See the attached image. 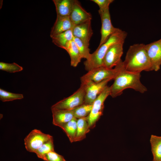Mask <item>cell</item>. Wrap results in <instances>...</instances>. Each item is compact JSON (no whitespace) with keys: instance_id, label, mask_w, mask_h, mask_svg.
I'll return each instance as SVG.
<instances>
[{"instance_id":"6","label":"cell","mask_w":161,"mask_h":161,"mask_svg":"<svg viewBox=\"0 0 161 161\" xmlns=\"http://www.w3.org/2000/svg\"><path fill=\"white\" fill-rule=\"evenodd\" d=\"M110 86H107L99 95L93 103L91 111L87 117L89 127L94 128L97 122L102 115L104 108V102L107 97L110 95Z\"/></svg>"},{"instance_id":"8","label":"cell","mask_w":161,"mask_h":161,"mask_svg":"<svg viewBox=\"0 0 161 161\" xmlns=\"http://www.w3.org/2000/svg\"><path fill=\"white\" fill-rule=\"evenodd\" d=\"M100 16L101 27L100 30L101 39L98 47L104 43L110 36L117 31L119 28L114 27L112 24L109 8L105 10H98Z\"/></svg>"},{"instance_id":"20","label":"cell","mask_w":161,"mask_h":161,"mask_svg":"<svg viewBox=\"0 0 161 161\" xmlns=\"http://www.w3.org/2000/svg\"><path fill=\"white\" fill-rule=\"evenodd\" d=\"M150 143L153 160L155 161H161V136L152 135Z\"/></svg>"},{"instance_id":"22","label":"cell","mask_w":161,"mask_h":161,"mask_svg":"<svg viewBox=\"0 0 161 161\" xmlns=\"http://www.w3.org/2000/svg\"><path fill=\"white\" fill-rule=\"evenodd\" d=\"M54 151L53 137L43 144L35 152L37 157L44 160L46 155L49 153Z\"/></svg>"},{"instance_id":"24","label":"cell","mask_w":161,"mask_h":161,"mask_svg":"<svg viewBox=\"0 0 161 161\" xmlns=\"http://www.w3.org/2000/svg\"><path fill=\"white\" fill-rule=\"evenodd\" d=\"M73 41L76 44L82 58L88 59L91 54L90 49L79 38L74 37Z\"/></svg>"},{"instance_id":"7","label":"cell","mask_w":161,"mask_h":161,"mask_svg":"<svg viewBox=\"0 0 161 161\" xmlns=\"http://www.w3.org/2000/svg\"><path fill=\"white\" fill-rule=\"evenodd\" d=\"M52 137L43 133L40 130L34 129L32 130L24 139V143L27 150L35 153L43 144Z\"/></svg>"},{"instance_id":"18","label":"cell","mask_w":161,"mask_h":161,"mask_svg":"<svg viewBox=\"0 0 161 161\" xmlns=\"http://www.w3.org/2000/svg\"><path fill=\"white\" fill-rule=\"evenodd\" d=\"M72 29L56 35L52 37V42L56 45L63 48L70 41L73 40Z\"/></svg>"},{"instance_id":"4","label":"cell","mask_w":161,"mask_h":161,"mask_svg":"<svg viewBox=\"0 0 161 161\" xmlns=\"http://www.w3.org/2000/svg\"><path fill=\"white\" fill-rule=\"evenodd\" d=\"M118 68L117 65L114 68L109 69L103 66L93 69L80 78L81 83H98L111 78L114 79L117 74Z\"/></svg>"},{"instance_id":"28","label":"cell","mask_w":161,"mask_h":161,"mask_svg":"<svg viewBox=\"0 0 161 161\" xmlns=\"http://www.w3.org/2000/svg\"><path fill=\"white\" fill-rule=\"evenodd\" d=\"M96 3L99 7V10H103L109 8L110 4L114 1L113 0H91Z\"/></svg>"},{"instance_id":"16","label":"cell","mask_w":161,"mask_h":161,"mask_svg":"<svg viewBox=\"0 0 161 161\" xmlns=\"http://www.w3.org/2000/svg\"><path fill=\"white\" fill-rule=\"evenodd\" d=\"M57 15L69 16L72 11L75 0H53Z\"/></svg>"},{"instance_id":"9","label":"cell","mask_w":161,"mask_h":161,"mask_svg":"<svg viewBox=\"0 0 161 161\" xmlns=\"http://www.w3.org/2000/svg\"><path fill=\"white\" fill-rule=\"evenodd\" d=\"M112 79L109 78L98 83L87 82L81 83L85 86L84 103L93 104L99 95L107 86L108 82Z\"/></svg>"},{"instance_id":"23","label":"cell","mask_w":161,"mask_h":161,"mask_svg":"<svg viewBox=\"0 0 161 161\" xmlns=\"http://www.w3.org/2000/svg\"><path fill=\"white\" fill-rule=\"evenodd\" d=\"M93 104L83 103L72 109L75 117L78 119L88 116L91 112Z\"/></svg>"},{"instance_id":"3","label":"cell","mask_w":161,"mask_h":161,"mask_svg":"<svg viewBox=\"0 0 161 161\" xmlns=\"http://www.w3.org/2000/svg\"><path fill=\"white\" fill-rule=\"evenodd\" d=\"M127 35L126 32L119 29L112 34L108 40L100 47H98L89 58L84 62L85 69L88 71L93 69L103 66V61L105 55L109 47L119 43L124 42Z\"/></svg>"},{"instance_id":"10","label":"cell","mask_w":161,"mask_h":161,"mask_svg":"<svg viewBox=\"0 0 161 161\" xmlns=\"http://www.w3.org/2000/svg\"><path fill=\"white\" fill-rule=\"evenodd\" d=\"M124 42L115 44L107 51L103 61V66L112 69L122 60L121 58L123 53V46Z\"/></svg>"},{"instance_id":"2","label":"cell","mask_w":161,"mask_h":161,"mask_svg":"<svg viewBox=\"0 0 161 161\" xmlns=\"http://www.w3.org/2000/svg\"><path fill=\"white\" fill-rule=\"evenodd\" d=\"M127 71L140 73L142 71H152L151 65L147 54L145 44H135L131 46L123 61Z\"/></svg>"},{"instance_id":"12","label":"cell","mask_w":161,"mask_h":161,"mask_svg":"<svg viewBox=\"0 0 161 161\" xmlns=\"http://www.w3.org/2000/svg\"><path fill=\"white\" fill-rule=\"evenodd\" d=\"M74 37L81 40L89 47V41L93 35L91 20H89L74 26L72 29Z\"/></svg>"},{"instance_id":"25","label":"cell","mask_w":161,"mask_h":161,"mask_svg":"<svg viewBox=\"0 0 161 161\" xmlns=\"http://www.w3.org/2000/svg\"><path fill=\"white\" fill-rule=\"evenodd\" d=\"M23 97V95L22 94L10 92L0 89V100L2 102L21 99Z\"/></svg>"},{"instance_id":"17","label":"cell","mask_w":161,"mask_h":161,"mask_svg":"<svg viewBox=\"0 0 161 161\" xmlns=\"http://www.w3.org/2000/svg\"><path fill=\"white\" fill-rule=\"evenodd\" d=\"M63 49L65 50L69 55L71 66L76 67L82 58L73 40L69 42Z\"/></svg>"},{"instance_id":"27","label":"cell","mask_w":161,"mask_h":161,"mask_svg":"<svg viewBox=\"0 0 161 161\" xmlns=\"http://www.w3.org/2000/svg\"><path fill=\"white\" fill-rule=\"evenodd\" d=\"M46 161H66L64 157L55 151L50 152L47 154L45 157Z\"/></svg>"},{"instance_id":"21","label":"cell","mask_w":161,"mask_h":161,"mask_svg":"<svg viewBox=\"0 0 161 161\" xmlns=\"http://www.w3.org/2000/svg\"><path fill=\"white\" fill-rule=\"evenodd\" d=\"M77 119L75 118L72 120L61 127L65 132L71 143L75 142L77 131Z\"/></svg>"},{"instance_id":"29","label":"cell","mask_w":161,"mask_h":161,"mask_svg":"<svg viewBox=\"0 0 161 161\" xmlns=\"http://www.w3.org/2000/svg\"><path fill=\"white\" fill-rule=\"evenodd\" d=\"M152 161H155V160H153Z\"/></svg>"},{"instance_id":"1","label":"cell","mask_w":161,"mask_h":161,"mask_svg":"<svg viewBox=\"0 0 161 161\" xmlns=\"http://www.w3.org/2000/svg\"><path fill=\"white\" fill-rule=\"evenodd\" d=\"M117 65L118 68L117 73L114 79V83L110 86V95L112 97H115L120 95L123 90L128 88L133 89L142 93L147 90L140 81V73L126 70L122 60Z\"/></svg>"},{"instance_id":"19","label":"cell","mask_w":161,"mask_h":161,"mask_svg":"<svg viewBox=\"0 0 161 161\" xmlns=\"http://www.w3.org/2000/svg\"><path fill=\"white\" fill-rule=\"evenodd\" d=\"M87 117L79 118L77 120V131L75 142L80 141L86 138V134L90 131Z\"/></svg>"},{"instance_id":"13","label":"cell","mask_w":161,"mask_h":161,"mask_svg":"<svg viewBox=\"0 0 161 161\" xmlns=\"http://www.w3.org/2000/svg\"><path fill=\"white\" fill-rule=\"evenodd\" d=\"M74 27L89 20H91L92 16L81 6L79 1L75 0L73 7L69 16Z\"/></svg>"},{"instance_id":"11","label":"cell","mask_w":161,"mask_h":161,"mask_svg":"<svg viewBox=\"0 0 161 161\" xmlns=\"http://www.w3.org/2000/svg\"><path fill=\"white\" fill-rule=\"evenodd\" d=\"M145 49L152 70L158 71L161 65V38L145 45Z\"/></svg>"},{"instance_id":"14","label":"cell","mask_w":161,"mask_h":161,"mask_svg":"<svg viewBox=\"0 0 161 161\" xmlns=\"http://www.w3.org/2000/svg\"><path fill=\"white\" fill-rule=\"evenodd\" d=\"M52 114V123L60 128L70 121L76 118L72 109H59L51 108Z\"/></svg>"},{"instance_id":"26","label":"cell","mask_w":161,"mask_h":161,"mask_svg":"<svg viewBox=\"0 0 161 161\" xmlns=\"http://www.w3.org/2000/svg\"><path fill=\"white\" fill-rule=\"evenodd\" d=\"M0 69L12 73L21 71L23 70V68L15 63L10 64L1 62Z\"/></svg>"},{"instance_id":"15","label":"cell","mask_w":161,"mask_h":161,"mask_svg":"<svg viewBox=\"0 0 161 161\" xmlns=\"http://www.w3.org/2000/svg\"><path fill=\"white\" fill-rule=\"evenodd\" d=\"M74 27L69 16H62L57 15L54 24L50 33V36L53 37L72 29Z\"/></svg>"},{"instance_id":"5","label":"cell","mask_w":161,"mask_h":161,"mask_svg":"<svg viewBox=\"0 0 161 161\" xmlns=\"http://www.w3.org/2000/svg\"><path fill=\"white\" fill-rule=\"evenodd\" d=\"M85 85L81 83L80 88L73 94L53 105L51 108L72 110L84 103Z\"/></svg>"}]
</instances>
